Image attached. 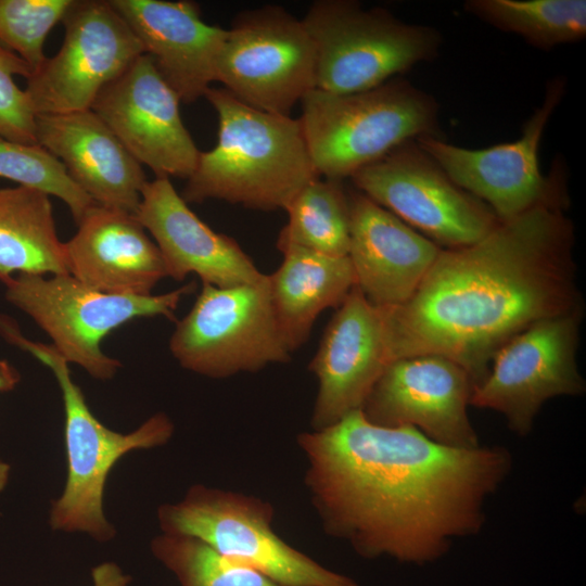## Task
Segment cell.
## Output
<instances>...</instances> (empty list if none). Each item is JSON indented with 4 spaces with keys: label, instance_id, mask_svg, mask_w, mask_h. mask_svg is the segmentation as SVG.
Listing matches in <instances>:
<instances>
[{
    "label": "cell",
    "instance_id": "ac0fdd59",
    "mask_svg": "<svg viewBox=\"0 0 586 586\" xmlns=\"http://www.w3.org/2000/svg\"><path fill=\"white\" fill-rule=\"evenodd\" d=\"M136 216L153 237L167 277L176 281L194 273L203 284L230 288L265 276L234 239L214 231L192 212L169 178L145 183Z\"/></svg>",
    "mask_w": 586,
    "mask_h": 586
},
{
    "label": "cell",
    "instance_id": "603a6c76",
    "mask_svg": "<svg viewBox=\"0 0 586 586\" xmlns=\"http://www.w3.org/2000/svg\"><path fill=\"white\" fill-rule=\"evenodd\" d=\"M283 260L268 275L272 310L288 349L308 340L317 317L337 308L355 285L347 256H330L300 246L279 250Z\"/></svg>",
    "mask_w": 586,
    "mask_h": 586
},
{
    "label": "cell",
    "instance_id": "277c9868",
    "mask_svg": "<svg viewBox=\"0 0 586 586\" xmlns=\"http://www.w3.org/2000/svg\"><path fill=\"white\" fill-rule=\"evenodd\" d=\"M0 335L49 367L62 392L67 475L61 496L51 505V528L86 533L98 542H109L116 534L103 510L104 487L111 470L132 450L168 443L175 431L171 419L157 412L130 433L115 432L91 412L81 388L71 377L68 362L52 345L27 339L18 324L3 314H0Z\"/></svg>",
    "mask_w": 586,
    "mask_h": 586
},
{
    "label": "cell",
    "instance_id": "9c48e42d",
    "mask_svg": "<svg viewBox=\"0 0 586 586\" xmlns=\"http://www.w3.org/2000/svg\"><path fill=\"white\" fill-rule=\"evenodd\" d=\"M178 364L196 374L225 379L291 359L272 310L268 275L250 284H203L169 339Z\"/></svg>",
    "mask_w": 586,
    "mask_h": 586
},
{
    "label": "cell",
    "instance_id": "5b68a950",
    "mask_svg": "<svg viewBox=\"0 0 586 586\" xmlns=\"http://www.w3.org/2000/svg\"><path fill=\"white\" fill-rule=\"evenodd\" d=\"M298 118L320 177L342 180L394 149L435 136L438 107L424 91L402 78L355 93L317 88L301 101Z\"/></svg>",
    "mask_w": 586,
    "mask_h": 586
},
{
    "label": "cell",
    "instance_id": "5bb4252c",
    "mask_svg": "<svg viewBox=\"0 0 586 586\" xmlns=\"http://www.w3.org/2000/svg\"><path fill=\"white\" fill-rule=\"evenodd\" d=\"M581 311L542 320L504 344L470 404L502 413L524 435L546 400L584 392L576 364Z\"/></svg>",
    "mask_w": 586,
    "mask_h": 586
},
{
    "label": "cell",
    "instance_id": "83f0119b",
    "mask_svg": "<svg viewBox=\"0 0 586 586\" xmlns=\"http://www.w3.org/2000/svg\"><path fill=\"white\" fill-rule=\"evenodd\" d=\"M0 178L58 196L68 206L76 225L97 204L71 178L62 162L40 144L0 137Z\"/></svg>",
    "mask_w": 586,
    "mask_h": 586
},
{
    "label": "cell",
    "instance_id": "4fadbf2b",
    "mask_svg": "<svg viewBox=\"0 0 586 586\" xmlns=\"http://www.w3.org/2000/svg\"><path fill=\"white\" fill-rule=\"evenodd\" d=\"M62 23L59 52L26 79L37 115L90 110L101 90L144 53L110 1L74 0Z\"/></svg>",
    "mask_w": 586,
    "mask_h": 586
},
{
    "label": "cell",
    "instance_id": "d4e9b609",
    "mask_svg": "<svg viewBox=\"0 0 586 586\" xmlns=\"http://www.w3.org/2000/svg\"><path fill=\"white\" fill-rule=\"evenodd\" d=\"M284 209L288 224L278 237V250L294 245L330 256L348 255L349 200L341 180L314 179Z\"/></svg>",
    "mask_w": 586,
    "mask_h": 586
},
{
    "label": "cell",
    "instance_id": "e0dca14e",
    "mask_svg": "<svg viewBox=\"0 0 586 586\" xmlns=\"http://www.w3.org/2000/svg\"><path fill=\"white\" fill-rule=\"evenodd\" d=\"M388 364L383 310L355 284L309 362L318 383L311 430H322L360 410Z\"/></svg>",
    "mask_w": 586,
    "mask_h": 586
},
{
    "label": "cell",
    "instance_id": "6da1fadb",
    "mask_svg": "<svg viewBox=\"0 0 586 586\" xmlns=\"http://www.w3.org/2000/svg\"><path fill=\"white\" fill-rule=\"evenodd\" d=\"M296 443L326 534L362 558L404 563L433 562L451 538L479 533L486 498L512 464L502 447L446 446L413 426L373 424L361 410Z\"/></svg>",
    "mask_w": 586,
    "mask_h": 586
},
{
    "label": "cell",
    "instance_id": "8fae6325",
    "mask_svg": "<svg viewBox=\"0 0 586 586\" xmlns=\"http://www.w3.org/2000/svg\"><path fill=\"white\" fill-rule=\"evenodd\" d=\"M564 87L562 79L548 84L542 105L515 141L485 149L458 146L436 136L416 142L457 186L485 203L500 221L537 205L564 206L566 194L559 168L545 177L538 158L544 130L563 98Z\"/></svg>",
    "mask_w": 586,
    "mask_h": 586
},
{
    "label": "cell",
    "instance_id": "52a82bcc",
    "mask_svg": "<svg viewBox=\"0 0 586 586\" xmlns=\"http://www.w3.org/2000/svg\"><path fill=\"white\" fill-rule=\"evenodd\" d=\"M273 518V506L260 497L203 484L157 509L162 533L199 538L281 586H360L284 542Z\"/></svg>",
    "mask_w": 586,
    "mask_h": 586
},
{
    "label": "cell",
    "instance_id": "d6986e66",
    "mask_svg": "<svg viewBox=\"0 0 586 586\" xmlns=\"http://www.w3.org/2000/svg\"><path fill=\"white\" fill-rule=\"evenodd\" d=\"M109 1L180 102L191 103L205 95L216 81L227 29L205 23L199 5L191 1Z\"/></svg>",
    "mask_w": 586,
    "mask_h": 586
},
{
    "label": "cell",
    "instance_id": "f546056e",
    "mask_svg": "<svg viewBox=\"0 0 586 586\" xmlns=\"http://www.w3.org/2000/svg\"><path fill=\"white\" fill-rule=\"evenodd\" d=\"M33 68L13 51L0 43V137L11 141L38 144L36 112L26 90L14 81V76L28 78Z\"/></svg>",
    "mask_w": 586,
    "mask_h": 586
},
{
    "label": "cell",
    "instance_id": "44dd1931",
    "mask_svg": "<svg viewBox=\"0 0 586 586\" xmlns=\"http://www.w3.org/2000/svg\"><path fill=\"white\" fill-rule=\"evenodd\" d=\"M36 138L94 203L137 214L148 182L142 165L92 110L37 115Z\"/></svg>",
    "mask_w": 586,
    "mask_h": 586
},
{
    "label": "cell",
    "instance_id": "3957f363",
    "mask_svg": "<svg viewBox=\"0 0 586 586\" xmlns=\"http://www.w3.org/2000/svg\"><path fill=\"white\" fill-rule=\"evenodd\" d=\"M218 116L216 145L201 152L187 179L189 203L220 200L252 209H284L310 181L313 164L298 118L259 111L225 88L205 95Z\"/></svg>",
    "mask_w": 586,
    "mask_h": 586
},
{
    "label": "cell",
    "instance_id": "2e32d148",
    "mask_svg": "<svg viewBox=\"0 0 586 586\" xmlns=\"http://www.w3.org/2000/svg\"><path fill=\"white\" fill-rule=\"evenodd\" d=\"M473 387L469 373L448 358H402L386 366L360 410L377 425L413 426L436 443L476 448L467 413Z\"/></svg>",
    "mask_w": 586,
    "mask_h": 586
},
{
    "label": "cell",
    "instance_id": "4dcf8cb0",
    "mask_svg": "<svg viewBox=\"0 0 586 586\" xmlns=\"http://www.w3.org/2000/svg\"><path fill=\"white\" fill-rule=\"evenodd\" d=\"M93 586H128L131 577L114 562H103L91 570Z\"/></svg>",
    "mask_w": 586,
    "mask_h": 586
},
{
    "label": "cell",
    "instance_id": "484cf974",
    "mask_svg": "<svg viewBox=\"0 0 586 586\" xmlns=\"http://www.w3.org/2000/svg\"><path fill=\"white\" fill-rule=\"evenodd\" d=\"M464 8L538 49L548 50L586 36L585 0H469Z\"/></svg>",
    "mask_w": 586,
    "mask_h": 586
},
{
    "label": "cell",
    "instance_id": "f1b7e54d",
    "mask_svg": "<svg viewBox=\"0 0 586 586\" xmlns=\"http://www.w3.org/2000/svg\"><path fill=\"white\" fill-rule=\"evenodd\" d=\"M74 0H0V43L27 62L33 72L47 59L43 43Z\"/></svg>",
    "mask_w": 586,
    "mask_h": 586
},
{
    "label": "cell",
    "instance_id": "7a4b0ae2",
    "mask_svg": "<svg viewBox=\"0 0 586 586\" xmlns=\"http://www.w3.org/2000/svg\"><path fill=\"white\" fill-rule=\"evenodd\" d=\"M563 209L537 205L470 245L441 250L412 296L382 308L390 362L442 356L461 366L475 386L513 336L582 310L573 224Z\"/></svg>",
    "mask_w": 586,
    "mask_h": 586
},
{
    "label": "cell",
    "instance_id": "9a60e30c",
    "mask_svg": "<svg viewBox=\"0 0 586 586\" xmlns=\"http://www.w3.org/2000/svg\"><path fill=\"white\" fill-rule=\"evenodd\" d=\"M180 99L143 53L95 98L92 110L156 178L188 179L201 151L180 115Z\"/></svg>",
    "mask_w": 586,
    "mask_h": 586
},
{
    "label": "cell",
    "instance_id": "cb8c5ba5",
    "mask_svg": "<svg viewBox=\"0 0 586 586\" xmlns=\"http://www.w3.org/2000/svg\"><path fill=\"white\" fill-rule=\"evenodd\" d=\"M15 272L69 275L49 195L23 186L0 189V281Z\"/></svg>",
    "mask_w": 586,
    "mask_h": 586
},
{
    "label": "cell",
    "instance_id": "30bf717a",
    "mask_svg": "<svg viewBox=\"0 0 586 586\" xmlns=\"http://www.w3.org/2000/svg\"><path fill=\"white\" fill-rule=\"evenodd\" d=\"M216 81L246 105L290 116L316 88V53L303 21L278 5L239 13L218 55Z\"/></svg>",
    "mask_w": 586,
    "mask_h": 586
},
{
    "label": "cell",
    "instance_id": "7c38bea8",
    "mask_svg": "<svg viewBox=\"0 0 586 586\" xmlns=\"http://www.w3.org/2000/svg\"><path fill=\"white\" fill-rule=\"evenodd\" d=\"M351 179L359 192L449 249L481 240L500 221L485 203L457 186L416 140Z\"/></svg>",
    "mask_w": 586,
    "mask_h": 586
},
{
    "label": "cell",
    "instance_id": "1f68e13d",
    "mask_svg": "<svg viewBox=\"0 0 586 586\" xmlns=\"http://www.w3.org/2000/svg\"><path fill=\"white\" fill-rule=\"evenodd\" d=\"M18 371L5 359H0V392L12 391L20 382Z\"/></svg>",
    "mask_w": 586,
    "mask_h": 586
},
{
    "label": "cell",
    "instance_id": "ba28073f",
    "mask_svg": "<svg viewBox=\"0 0 586 586\" xmlns=\"http://www.w3.org/2000/svg\"><path fill=\"white\" fill-rule=\"evenodd\" d=\"M9 303L28 315L52 340L68 362L92 378L111 380L122 364L101 348L113 330L137 318L163 316L175 320L183 296L194 282L164 294L146 296L109 294L92 290L71 275L17 273L4 283Z\"/></svg>",
    "mask_w": 586,
    "mask_h": 586
},
{
    "label": "cell",
    "instance_id": "ffe728a7",
    "mask_svg": "<svg viewBox=\"0 0 586 586\" xmlns=\"http://www.w3.org/2000/svg\"><path fill=\"white\" fill-rule=\"evenodd\" d=\"M348 200L355 284L377 307L405 303L442 249L364 193H352Z\"/></svg>",
    "mask_w": 586,
    "mask_h": 586
},
{
    "label": "cell",
    "instance_id": "4316f807",
    "mask_svg": "<svg viewBox=\"0 0 586 586\" xmlns=\"http://www.w3.org/2000/svg\"><path fill=\"white\" fill-rule=\"evenodd\" d=\"M151 551L180 586H281L192 536L162 533L152 539Z\"/></svg>",
    "mask_w": 586,
    "mask_h": 586
},
{
    "label": "cell",
    "instance_id": "d6a6232c",
    "mask_svg": "<svg viewBox=\"0 0 586 586\" xmlns=\"http://www.w3.org/2000/svg\"><path fill=\"white\" fill-rule=\"evenodd\" d=\"M11 467L8 462L0 459V493L5 488L10 477Z\"/></svg>",
    "mask_w": 586,
    "mask_h": 586
},
{
    "label": "cell",
    "instance_id": "8992f818",
    "mask_svg": "<svg viewBox=\"0 0 586 586\" xmlns=\"http://www.w3.org/2000/svg\"><path fill=\"white\" fill-rule=\"evenodd\" d=\"M316 53V88L335 94L383 85L436 56L440 34L352 0L315 1L302 20Z\"/></svg>",
    "mask_w": 586,
    "mask_h": 586
},
{
    "label": "cell",
    "instance_id": "7402d4cb",
    "mask_svg": "<svg viewBox=\"0 0 586 586\" xmlns=\"http://www.w3.org/2000/svg\"><path fill=\"white\" fill-rule=\"evenodd\" d=\"M64 242L68 273L109 294L151 295L167 277L162 254L135 214L92 205Z\"/></svg>",
    "mask_w": 586,
    "mask_h": 586
}]
</instances>
